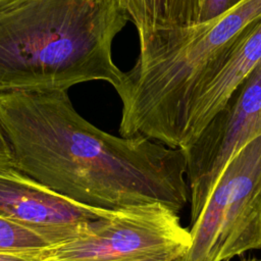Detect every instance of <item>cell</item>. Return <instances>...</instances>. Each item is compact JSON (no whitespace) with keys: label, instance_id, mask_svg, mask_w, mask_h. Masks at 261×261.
Returning a JSON list of instances; mask_svg holds the SVG:
<instances>
[{"label":"cell","instance_id":"cell-2","mask_svg":"<svg viewBox=\"0 0 261 261\" xmlns=\"http://www.w3.org/2000/svg\"><path fill=\"white\" fill-rule=\"evenodd\" d=\"M260 18L261 0H243L213 19L140 40L137 62L115 90L122 102L120 137L180 148L192 102Z\"/></svg>","mask_w":261,"mask_h":261},{"label":"cell","instance_id":"cell-4","mask_svg":"<svg viewBox=\"0 0 261 261\" xmlns=\"http://www.w3.org/2000/svg\"><path fill=\"white\" fill-rule=\"evenodd\" d=\"M190 232L182 261H228L261 249V135L225 164Z\"/></svg>","mask_w":261,"mask_h":261},{"label":"cell","instance_id":"cell-6","mask_svg":"<svg viewBox=\"0 0 261 261\" xmlns=\"http://www.w3.org/2000/svg\"><path fill=\"white\" fill-rule=\"evenodd\" d=\"M261 135V61L196 140L182 148L191 188V225L199 217L225 164Z\"/></svg>","mask_w":261,"mask_h":261},{"label":"cell","instance_id":"cell-3","mask_svg":"<svg viewBox=\"0 0 261 261\" xmlns=\"http://www.w3.org/2000/svg\"><path fill=\"white\" fill-rule=\"evenodd\" d=\"M130 21L119 0H28L0 11V87L68 90L122 72L112 44Z\"/></svg>","mask_w":261,"mask_h":261},{"label":"cell","instance_id":"cell-10","mask_svg":"<svg viewBox=\"0 0 261 261\" xmlns=\"http://www.w3.org/2000/svg\"><path fill=\"white\" fill-rule=\"evenodd\" d=\"M50 247L40 233L0 215V253H39Z\"/></svg>","mask_w":261,"mask_h":261},{"label":"cell","instance_id":"cell-13","mask_svg":"<svg viewBox=\"0 0 261 261\" xmlns=\"http://www.w3.org/2000/svg\"><path fill=\"white\" fill-rule=\"evenodd\" d=\"M25 1H28V0H0V11L4 10L6 8H9L11 6L17 5L19 3L25 2Z\"/></svg>","mask_w":261,"mask_h":261},{"label":"cell","instance_id":"cell-14","mask_svg":"<svg viewBox=\"0 0 261 261\" xmlns=\"http://www.w3.org/2000/svg\"><path fill=\"white\" fill-rule=\"evenodd\" d=\"M241 261H260V259H257L255 257H253V258H242Z\"/></svg>","mask_w":261,"mask_h":261},{"label":"cell","instance_id":"cell-7","mask_svg":"<svg viewBox=\"0 0 261 261\" xmlns=\"http://www.w3.org/2000/svg\"><path fill=\"white\" fill-rule=\"evenodd\" d=\"M113 211L74 202L16 168L0 169V215L43 236L52 246L86 234Z\"/></svg>","mask_w":261,"mask_h":261},{"label":"cell","instance_id":"cell-15","mask_svg":"<svg viewBox=\"0 0 261 261\" xmlns=\"http://www.w3.org/2000/svg\"><path fill=\"white\" fill-rule=\"evenodd\" d=\"M260 261H261V259H260Z\"/></svg>","mask_w":261,"mask_h":261},{"label":"cell","instance_id":"cell-11","mask_svg":"<svg viewBox=\"0 0 261 261\" xmlns=\"http://www.w3.org/2000/svg\"><path fill=\"white\" fill-rule=\"evenodd\" d=\"M243 0H203L199 22L213 19L230 10Z\"/></svg>","mask_w":261,"mask_h":261},{"label":"cell","instance_id":"cell-5","mask_svg":"<svg viewBox=\"0 0 261 261\" xmlns=\"http://www.w3.org/2000/svg\"><path fill=\"white\" fill-rule=\"evenodd\" d=\"M192 245L178 213L161 203L113 211L89 231L42 252L43 261H182Z\"/></svg>","mask_w":261,"mask_h":261},{"label":"cell","instance_id":"cell-8","mask_svg":"<svg viewBox=\"0 0 261 261\" xmlns=\"http://www.w3.org/2000/svg\"><path fill=\"white\" fill-rule=\"evenodd\" d=\"M260 61L261 18L234 47L192 102L181 134L180 149L196 140Z\"/></svg>","mask_w":261,"mask_h":261},{"label":"cell","instance_id":"cell-12","mask_svg":"<svg viewBox=\"0 0 261 261\" xmlns=\"http://www.w3.org/2000/svg\"><path fill=\"white\" fill-rule=\"evenodd\" d=\"M14 168L13 158L9 144L5 138L2 125L0 123V169Z\"/></svg>","mask_w":261,"mask_h":261},{"label":"cell","instance_id":"cell-9","mask_svg":"<svg viewBox=\"0 0 261 261\" xmlns=\"http://www.w3.org/2000/svg\"><path fill=\"white\" fill-rule=\"evenodd\" d=\"M136 25L139 40L165 29L199 22L203 0H119Z\"/></svg>","mask_w":261,"mask_h":261},{"label":"cell","instance_id":"cell-1","mask_svg":"<svg viewBox=\"0 0 261 261\" xmlns=\"http://www.w3.org/2000/svg\"><path fill=\"white\" fill-rule=\"evenodd\" d=\"M0 123L14 168L91 208L191 202L187 159L144 136L109 135L82 117L67 90L0 87Z\"/></svg>","mask_w":261,"mask_h":261}]
</instances>
